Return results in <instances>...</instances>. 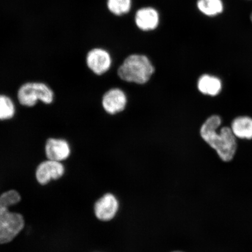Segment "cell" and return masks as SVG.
<instances>
[{
  "instance_id": "cell-1",
  "label": "cell",
  "mask_w": 252,
  "mask_h": 252,
  "mask_svg": "<svg viewBox=\"0 0 252 252\" xmlns=\"http://www.w3.org/2000/svg\"><path fill=\"white\" fill-rule=\"evenodd\" d=\"M221 122L219 116H211L201 126L200 134L204 141L216 150L220 159L229 162L234 159L237 150V142L231 127H222L220 133H217Z\"/></svg>"
},
{
  "instance_id": "cell-8",
  "label": "cell",
  "mask_w": 252,
  "mask_h": 252,
  "mask_svg": "<svg viewBox=\"0 0 252 252\" xmlns=\"http://www.w3.org/2000/svg\"><path fill=\"white\" fill-rule=\"evenodd\" d=\"M102 103L107 113L115 115L124 110L127 104V97L122 90L113 88L104 94Z\"/></svg>"
},
{
  "instance_id": "cell-11",
  "label": "cell",
  "mask_w": 252,
  "mask_h": 252,
  "mask_svg": "<svg viewBox=\"0 0 252 252\" xmlns=\"http://www.w3.org/2000/svg\"><path fill=\"white\" fill-rule=\"evenodd\" d=\"M198 91L201 94L216 96L222 90V83L219 78L208 74L201 76L197 83Z\"/></svg>"
},
{
  "instance_id": "cell-16",
  "label": "cell",
  "mask_w": 252,
  "mask_h": 252,
  "mask_svg": "<svg viewBox=\"0 0 252 252\" xmlns=\"http://www.w3.org/2000/svg\"><path fill=\"white\" fill-rule=\"evenodd\" d=\"M251 20H252V14H251Z\"/></svg>"
},
{
  "instance_id": "cell-6",
  "label": "cell",
  "mask_w": 252,
  "mask_h": 252,
  "mask_svg": "<svg viewBox=\"0 0 252 252\" xmlns=\"http://www.w3.org/2000/svg\"><path fill=\"white\" fill-rule=\"evenodd\" d=\"M64 172L65 168L62 162L47 159L37 166L35 175L37 182L45 185L50 181L61 178Z\"/></svg>"
},
{
  "instance_id": "cell-5",
  "label": "cell",
  "mask_w": 252,
  "mask_h": 252,
  "mask_svg": "<svg viewBox=\"0 0 252 252\" xmlns=\"http://www.w3.org/2000/svg\"><path fill=\"white\" fill-rule=\"evenodd\" d=\"M86 65L96 75H102L109 70L112 64L111 57L106 50L100 47L91 49L86 56Z\"/></svg>"
},
{
  "instance_id": "cell-17",
  "label": "cell",
  "mask_w": 252,
  "mask_h": 252,
  "mask_svg": "<svg viewBox=\"0 0 252 252\" xmlns=\"http://www.w3.org/2000/svg\"></svg>"
},
{
  "instance_id": "cell-15",
  "label": "cell",
  "mask_w": 252,
  "mask_h": 252,
  "mask_svg": "<svg viewBox=\"0 0 252 252\" xmlns=\"http://www.w3.org/2000/svg\"><path fill=\"white\" fill-rule=\"evenodd\" d=\"M131 0H108L107 6L112 14L122 15L127 13L131 8Z\"/></svg>"
},
{
  "instance_id": "cell-7",
  "label": "cell",
  "mask_w": 252,
  "mask_h": 252,
  "mask_svg": "<svg viewBox=\"0 0 252 252\" xmlns=\"http://www.w3.org/2000/svg\"><path fill=\"white\" fill-rule=\"evenodd\" d=\"M45 151L47 158L62 162L70 157L71 148L68 142L61 138H50L46 141Z\"/></svg>"
},
{
  "instance_id": "cell-10",
  "label": "cell",
  "mask_w": 252,
  "mask_h": 252,
  "mask_svg": "<svg viewBox=\"0 0 252 252\" xmlns=\"http://www.w3.org/2000/svg\"><path fill=\"white\" fill-rule=\"evenodd\" d=\"M135 23L140 30L151 31L159 24V15L155 9L150 7L139 9L135 15Z\"/></svg>"
},
{
  "instance_id": "cell-13",
  "label": "cell",
  "mask_w": 252,
  "mask_h": 252,
  "mask_svg": "<svg viewBox=\"0 0 252 252\" xmlns=\"http://www.w3.org/2000/svg\"><path fill=\"white\" fill-rule=\"evenodd\" d=\"M15 112V105L11 97L6 94H0V121L13 118Z\"/></svg>"
},
{
  "instance_id": "cell-12",
  "label": "cell",
  "mask_w": 252,
  "mask_h": 252,
  "mask_svg": "<svg viewBox=\"0 0 252 252\" xmlns=\"http://www.w3.org/2000/svg\"><path fill=\"white\" fill-rule=\"evenodd\" d=\"M231 128L236 138L252 139V118L249 116H239L234 119Z\"/></svg>"
},
{
  "instance_id": "cell-4",
  "label": "cell",
  "mask_w": 252,
  "mask_h": 252,
  "mask_svg": "<svg viewBox=\"0 0 252 252\" xmlns=\"http://www.w3.org/2000/svg\"><path fill=\"white\" fill-rule=\"evenodd\" d=\"M17 97L21 105L33 107L38 102L49 105L55 98V94L48 85L42 82H27L19 88Z\"/></svg>"
},
{
  "instance_id": "cell-3",
  "label": "cell",
  "mask_w": 252,
  "mask_h": 252,
  "mask_svg": "<svg viewBox=\"0 0 252 252\" xmlns=\"http://www.w3.org/2000/svg\"><path fill=\"white\" fill-rule=\"evenodd\" d=\"M154 67L146 56L133 55L126 58L118 69V75L122 80L138 84L149 81L154 72Z\"/></svg>"
},
{
  "instance_id": "cell-2",
  "label": "cell",
  "mask_w": 252,
  "mask_h": 252,
  "mask_svg": "<svg viewBox=\"0 0 252 252\" xmlns=\"http://www.w3.org/2000/svg\"><path fill=\"white\" fill-rule=\"evenodd\" d=\"M20 200V194L15 190L6 191L0 196V244L11 242L24 228L23 217L8 210Z\"/></svg>"
},
{
  "instance_id": "cell-9",
  "label": "cell",
  "mask_w": 252,
  "mask_h": 252,
  "mask_svg": "<svg viewBox=\"0 0 252 252\" xmlns=\"http://www.w3.org/2000/svg\"><path fill=\"white\" fill-rule=\"evenodd\" d=\"M118 201L112 194H106L94 204V213L102 220H112L118 210Z\"/></svg>"
},
{
  "instance_id": "cell-14",
  "label": "cell",
  "mask_w": 252,
  "mask_h": 252,
  "mask_svg": "<svg viewBox=\"0 0 252 252\" xmlns=\"http://www.w3.org/2000/svg\"><path fill=\"white\" fill-rule=\"evenodd\" d=\"M197 7L202 13L208 16H215L223 10L220 0H198Z\"/></svg>"
}]
</instances>
